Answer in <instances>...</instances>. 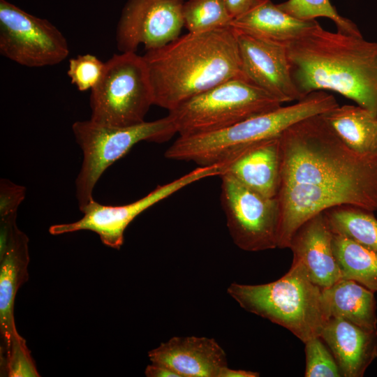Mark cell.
<instances>
[{
    "instance_id": "14",
    "label": "cell",
    "mask_w": 377,
    "mask_h": 377,
    "mask_svg": "<svg viewBox=\"0 0 377 377\" xmlns=\"http://www.w3.org/2000/svg\"><path fill=\"white\" fill-rule=\"evenodd\" d=\"M235 31L246 80L282 103L302 99L291 77L286 45Z\"/></svg>"
},
{
    "instance_id": "1",
    "label": "cell",
    "mask_w": 377,
    "mask_h": 377,
    "mask_svg": "<svg viewBox=\"0 0 377 377\" xmlns=\"http://www.w3.org/2000/svg\"><path fill=\"white\" fill-rule=\"evenodd\" d=\"M293 82L304 98L330 90L353 100L377 115V43L318 22L286 45Z\"/></svg>"
},
{
    "instance_id": "5",
    "label": "cell",
    "mask_w": 377,
    "mask_h": 377,
    "mask_svg": "<svg viewBox=\"0 0 377 377\" xmlns=\"http://www.w3.org/2000/svg\"><path fill=\"white\" fill-rule=\"evenodd\" d=\"M227 293L246 311L286 328L304 343L320 336L327 321L322 289L295 263L276 281L258 285L232 283Z\"/></svg>"
},
{
    "instance_id": "16",
    "label": "cell",
    "mask_w": 377,
    "mask_h": 377,
    "mask_svg": "<svg viewBox=\"0 0 377 377\" xmlns=\"http://www.w3.org/2000/svg\"><path fill=\"white\" fill-rule=\"evenodd\" d=\"M152 363L167 367L180 377H219L228 367L227 355L212 338L173 337L149 351Z\"/></svg>"
},
{
    "instance_id": "3",
    "label": "cell",
    "mask_w": 377,
    "mask_h": 377,
    "mask_svg": "<svg viewBox=\"0 0 377 377\" xmlns=\"http://www.w3.org/2000/svg\"><path fill=\"white\" fill-rule=\"evenodd\" d=\"M279 141V187L347 185L377 194V154H362L350 149L323 114L293 124Z\"/></svg>"
},
{
    "instance_id": "10",
    "label": "cell",
    "mask_w": 377,
    "mask_h": 377,
    "mask_svg": "<svg viewBox=\"0 0 377 377\" xmlns=\"http://www.w3.org/2000/svg\"><path fill=\"white\" fill-rule=\"evenodd\" d=\"M220 177L221 204L235 245L246 251L278 248L279 215L276 198L263 195L228 173Z\"/></svg>"
},
{
    "instance_id": "6",
    "label": "cell",
    "mask_w": 377,
    "mask_h": 377,
    "mask_svg": "<svg viewBox=\"0 0 377 377\" xmlns=\"http://www.w3.org/2000/svg\"><path fill=\"white\" fill-rule=\"evenodd\" d=\"M75 140L83 154L75 179V195L80 209L93 200L94 188L105 170L142 141L161 143L177 133L171 117L124 127L108 126L91 119L72 126Z\"/></svg>"
},
{
    "instance_id": "21",
    "label": "cell",
    "mask_w": 377,
    "mask_h": 377,
    "mask_svg": "<svg viewBox=\"0 0 377 377\" xmlns=\"http://www.w3.org/2000/svg\"><path fill=\"white\" fill-rule=\"evenodd\" d=\"M374 292L348 279H340L322 289V306L327 320L339 318L364 330L377 331Z\"/></svg>"
},
{
    "instance_id": "27",
    "label": "cell",
    "mask_w": 377,
    "mask_h": 377,
    "mask_svg": "<svg viewBox=\"0 0 377 377\" xmlns=\"http://www.w3.org/2000/svg\"><path fill=\"white\" fill-rule=\"evenodd\" d=\"M306 377H341L337 361L320 336L305 343Z\"/></svg>"
},
{
    "instance_id": "24",
    "label": "cell",
    "mask_w": 377,
    "mask_h": 377,
    "mask_svg": "<svg viewBox=\"0 0 377 377\" xmlns=\"http://www.w3.org/2000/svg\"><path fill=\"white\" fill-rule=\"evenodd\" d=\"M332 231L377 252V219L371 212L340 205L323 212Z\"/></svg>"
},
{
    "instance_id": "19",
    "label": "cell",
    "mask_w": 377,
    "mask_h": 377,
    "mask_svg": "<svg viewBox=\"0 0 377 377\" xmlns=\"http://www.w3.org/2000/svg\"><path fill=\"white\" fill-rule=\"evenodd\" d=\"M317 22L315 20L295 18L270 0H253L244 13L232 19L230 27L237 31L286 45Z\"/></svg>"
},
{
    "instance_id": "17",
    "label": "cell",
    "mask_w": 377,
    "mask_h": 377,
    "mask_svg": "<svg viewBox=\"0 0 377 377\" xmlns=\"http://www.w3.org/2000/svg\"><path fill=\"white\" fill-rule=\"evenodd\" d=\"M320 337L334 355L341 376H363L377 357V331L364 330L348 320L329 318Z\"/></svg>"
},
{
    "instance_id": "29",
    "label": "cell",
    "mask_w": 377,
    "mask_h": 377,
    "mask_svg": "<svg viewBox=\"0 0 377 377\" xmlns=\"http://www.w3.org/2000/svg\"><path fill=\"white\" fill-rule=\"evenodd\" d=\"M105 63L91 54H80L69 59L68 76L80 91L94 88L103 73Z\"/></svg>"
},
{
    "instance_id": "22",
    "label": "cell",
    "mask_w": 377,
    "mask_h": 377,
    "mask_svg": "<svg viewBox=\"0 0 377 377\" xmlns=\"http://www.w3.org/2000/svg\"><path fill=\"white\" fill-rule=\"evenodd\" d=\"M339 137L355 151L377 154V115L360 105H338L323 114Z\"/></svg>"
},
{
    "instance_id": "30",
    "label": "cell",
    "mask_w": 377,
    "mask_h": 377,
    "mask_svg": "<svg viewBox=\"0 0 377 377\" xmlns=\"http://www.w3.org/2000/svg\"><path fill=\"white\" fill-rule=\"evenodd\" d=\"M26 196V188L9 179L0 181V218L17 214L18 207Z\"/></svg>"
},
{
    "instance_id": "9",
    "label": "cell",
    "mask_w": 377,
    "mask_h": 377,
    "mask_svg": "<svg viewBox=\"0 0 377 377\" xmlns=\"http://www.w3.org/2000/svg\"><path fill=\"white\" fill-rule=\"evenodd\" d=\"M223 172L224 167L221 164L198 166L169 183L158 185L145 196L124 205H102L93 199L80 209L83 216L80 220L53 225L49 232L57 235L80 230L93 231L99 235L103 244L118 250L124 243L125 230L141 213L184 187L207 177L221 176Z\"/></svg>"
},
{
    "instance_id": "4",
    "label": "cell",
    "mask_w": 377,
    "mask_h": 377,
    "mask_svg": "<svg viewBox=\"0 0 377 377\" xmlns=\"http://www.w3.org/2000/svg\"><path fill=\"white\" fill-rule=\"evenodd\" d=\"M335 98L323 91L310 93L296 103L261 114L217 131L179 136L165 152L175 161L199 166L223 164L226 168L256 145L279 138L293 124L337 107Z\"/></svg>"
},
{
    "instance_id": "26",
    "label": "cell",
    "mask_w": 377,
    "mask_h": 377,
    "mask_svg": "<svg viewBox=\"0 0 377 377\" xmlns=\"http://www.w3.org/2000/svg\"><path fill=\"white\" fill-rule=\"evenodd\" d=\"M277 6L288 15L301 20H313L325 17L332 20L339 32L362 36L357 25L351 20L341 16L330 0H288Z\"/></svg>"
},
{
    "instance_id": "23",
    "label": "cell",
    "mask_w": 377,
    "mask_h": 377,
    "mask_svg": "<svg viewBox=\"0 0 377 377\" xmlns=\"http://www.w3.org/2000/svg\"><path fill=\"white\" fill-rule=\"evenodd\" d=\"M332 247L341 279L377 291V252L334 232Z\"/></svg>"
},
{
    "instance_id": "15",
    "label": "cell",
    "mask_w": 377,
    "mask_h": 377,
    "mask_svg": "<svg viewBox=\"0 0 377 377\" xmlns=\"http://www.w3.org/2000/svg\"><path fill=\"white\" fill-rule=\"evenodd\" d=\"M333 232L323 212L304 223L293 235L289 247L293 263L299 265L311 281L321 289L341 279L332 247Z\"/></svg>"
},
{
    "instance_id": "12",
    "label": "cell",
    "mask_w": 377,
    "mask_h": 377,
    "mask_svg": "<svg viewBox=\"0 0 377 377\" xmlns=\"http://www.w3.org/2000/svg\"><path fill=\"white\" fill-rule=\"evenodd\" d=\"M279 215L278 248H288L297 230L327 209L343 205L377 211V194L347 185L290 184L280 186L276 196Z\"/></svg>"
},
{
    "instance_id": "25",
    "label": "cell",
    "mask_w": 377,
    "mask_h": 377,
    "mask_svg": "<svg viewBox=\"0 0 377 377\" xmlns=\"http://www.w3.org/2000/svg\"><path fill=\"white\" fill-rule=\"evenodd\" d=\"M182 13L184 27L191 33L229 27L232 20L225 0H188Z\"/></svg>"
},
{
    "instance_id": "8",
    "label": "cell",
    "mask_w": 377,
    "mask_h": 377,
    "mask_svg": "<svg viewBox=\"0 0 377 377\" xmlns=\"http://www.w3.org/2000/svg\"><path fill=\"white\" fill-rule=\"evenodd\" d=\"M89 105L90 119L99 124L124 127L145 121L154 96L143 57L135 52L113 54L91 89Z\"/></svg>"
},
{
    "instance_id": "28",
    "label": "cell",
    "mask_w": 377,
    "mask_h": 377,
    "mask_svg": "<svg viewBox=\"0 0 377 377\" xmlns=\"http://www.w3.org/2000/svg\"><path fill=\"white\" fill-rule=\"evenodd\" d=\"M1 368L3 376L9 377L40 376L26 341L20 334L13 339L8 351L1 355Z\"/></svg>"
},
{
    "instance_id": "7",
    "label": "cell",
    "mask_w": 377,
    "mask_h": 377,
    "mask_svg": "<svg viewBox=\"0 0 377 377\" xmlns=\"http://www.w3.org/2000/svg\"><path fill=\"white\" fill-rule=\"evenodd\" d=\"M282 103L242 78L225 81L168 112L179 136L222 130L276 110Z\"/></svg>"
},
{
    "instance_id": "33",
    "label": "cell",
    "mask_w": 377,
    "mask_h": 377,
    "mask_svg": "<svg viewBox=\"0 0 377 377\" xmlns=\"http://www.w3.org/2000/svg\"><path fill=\"white\" fill-rule=\"evenodd\" d=\"M260 374L255 371L233 369L228 367L224 368L220 373L219 377H258Z\"/></svg>"
},
{
    "instance_id": "32",
    "label": "cell",
    "mask_w": 377,
    "mask_h": 377,
    "mask_svg": "<svg viewBox=\"0 0 377 377\" xmlns=\"http://www.w3.org/2000/svg\"><path fill=\"white\" fill-rule=\"evenodd\" d=\"M253 0H225V3L232 19L244 13Z\"/></svg>"
},
{
    "instance_id": "13",
    "label": "cell",
    "mask_w": 377,
    "mask_h": 377,
    "mask_svg": "<svg viewBox=\"0 0 377 377\" xmlns=\"http://www.w3.org/2000/svg\"><path fill=\"white\" fill-rule=\"evenodd\" d=\"M184 0H127L117 31L120 52H135L143 44L147 50L162 47L180 35L184 27Z\"/></svg>"
},
{
    "instance_id": "18",
    "label": "cell",
    "mask_w": 377,
    "mask_h": 377,
    "mask_svg": "<svg viewBox=\"0 0 377 377\" xmlns=\"http://www.w3.org/2000/svg\"><path fill=\"white\" fill-rule=\"evenodd\" d=\"M29 238L17 228L0 253V333L1 355L9 349L13 339L19 334L14 316L17 290L28 279L29 262Z\"/></svg>"
},
{
    "instance_id": "2",
    "label": "cell",
    "mask_w": 377,
    "mask_h": 377,
    "mask_svg": "<svg viewBox=\"0 0 377 377\" xmlns=\"http://www.w3.org/2000/svg\"><path fill=\"white\" fill-rule=\"evenodd\" d=\"M142 57L154 105L168 112L225 81L246 80L236 31L230 26L188 32L162 47L147 50Z\"/></svg>"
},
{
    "instance_id": "31",
    "label": "cell",
    "mask_w": 377,
    "mask_h": 377,
    "mask_svg": "<svg viewBox=\"0 0 377 377\" xmlns=\"http://www.w3.org/2000/svg\"><path fill=\"white\" fill-rule=\"evenodd\" d=\"M145 374L147 377H180L167 367L152 362L147 366Z\"/></svg>"
},
{
    "instance_id": "11",
    "label": "cell",
    "mask_w": 377,
    "mask_h": 377,
    "mask_svg": "<svg viewBox=\"0 0 377 377\" xmlns=\"http://www.w3.org/2000/svg\"><path fill=\"white\" fill-rule=\"evenodd\" d=\"M0 54L24 66H54L69 54L62 33L46 19L0 0Z\"/></svg>"
},
{
    "instance_id": "20",
    "label": "cell",
    "mask_w": 377,
    "mask_h": 377,
    "mask_svg": "<svg viewBox=\"0 0 377 377\" xmlns=\"http://www.w3.org/2000/svg\"><path fill=\"white\" fill-rule=\"evenodd\" d=\"M224 173L264 196L276 198L280 183L279 138L256 145L230 163Z\"/></svg>"
}]
</instances>
